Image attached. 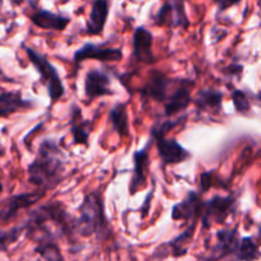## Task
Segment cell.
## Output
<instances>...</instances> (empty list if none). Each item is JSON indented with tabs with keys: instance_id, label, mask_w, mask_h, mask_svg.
<instances>
[{
	"instance_id": "1",
	"label": "cell",
	"mask_w": 261,
	"mask_h": 261,
	"mask_svg": "<svg viewBox=\"0 0 261 261\" xmlns=\"http://www.w3.org/2000/svg\"><path fill=\"white\" fill-rule=\"evenodd\" d=\"M65 173V157L58 143L45 139L38 147L37 154L27 167L28 182L47 193L63 180Z\"/></svg>"
},
{
	"instance_id": "2",
	"label": "cell",
	"mask_w": 261,
	"mask_h": 261,
	"mask_svg": "<svg viewBox=\"0 0 261 261\" xmlns=\"http://www.w3.org/2000/svg\"><path fill=\"white\" fill-rule=\"evenodd\" d=\"M76 232L82 237L96 236L98 240H107L111 234V226L106 216L105 201L101 191H91L84 195L78 208Z\"/></svg>"
},
{
	"instance_id": "3",
	"label": "cell",
	"mask_w": 261,
	"mask_h": 261,
	"mask_svg": "<svg viewBox=\"0 0 261 261\" xmlns=\"http://www.w3.org/2000/svg\"><path fill=\"white\" fill-rule=\"evenodd\" d=\"M47 223H53L58 227L59 234L66 237L70 241H73L74 234H78L76 218L66 211L65 205L61 201H50L31 211L30 217L23 227L27 229V232H30Z\"/></svg>"
},
{
	"instance_id": "4",
	"label": "cell",
	"mask_w": 261,
	"mask_h": 261,
	"mask_svg": "<svg viewBox=\"0 0 261 261\" xmlns=\"http://www.w3.org/2000/svg\"><path fill=\"white\" fill-rule=\"evenodd\" d=\"M180 122L181 119L176 120V121L167 120V121L158 122L150 129V140L154 142L163 166L181 165L193 157V154L185 147H182L177 140L166 137L167 133L177 126Z\"/></svg>"
},
{
	"instance_id": "5",
	"label": "cell",
	"mask_w": 261,
	"mask_h": 261,
	"mask_svg": "<svg viewBox=\"0 0 261 261\" xmlns=\"http://www.w3.org/2000/svg\"><path fill=\"white\" fill-rule=\"evenodd\" d=\"M23 48H24V53L30 63L32 64L36 71L40 74V81L46 86L47 96L51 103H55L59 99L63 98L64 94H65V87H64L58 69L48 61V59L45 55L36 51L35 48L28 47V46H23Z\"/></svg>"
},
{
	"instance_id": "6",
	"label": "cell",
	"mask_w": 261,
	"mask_h": 261,
	"mask_svg": "<svg viewBox=\"0 0 261 261\" xmlns=\"http://www.w3.org/2000/svg\"><path fill=\"white\" fill-rule=\"evenodd\" d=\"M237 200L234 196L214 195L208 200H204L203 214H201V228L209 229L212 224H223L236 211Z\"/></svg>"
},
{
	"instance_id": "7",
	"label": "cell",
	"mask_w": 261,
	"mask_h": 261,
	"mask_svg": "<svg viewBox=\"0 0 261 261\" xmlns=\"http://www.w3.org/2000/svg\"><path fill=\"white\" fill-rule=\"evenodd\" d=\"M195 82L193 79H175L172 91L168 94L165 102V116L172 117L180 112L185 111L193 102L191 91H193Z\"/></svg>"
},
{
	"instance_id": "8",
	"label": "cell",
	"mask_w": 261,
	"mask_h": 261,
	"mask_svg": "<svg viewBox=\"0 0 261 261\" xmlns=\"http://www.w3.org/2000/svg\"><path fill=\"white\" fill-rule=\"evenodd\" d=\"M173 83H175V79L166 75L163 71L153 69L144 86L139 89L140 97L143 101L150 99L158 103H165Z\"/></svg>"
},
{
	"instance_id": "9",
	"label": "cell",
	"mask_w": 261,
	"mask_h": 261,
	"mask_svg": "<svg viewBox=\"0 0 261 261\" xmlns=\"http://www.w3.org/2000/svg\"><path fill=\"white\" fill-rule=\"evenodd\" d=\"M89 59H94L102 63H117L124 59V51L120 47H109V46L98 45V43L87 42L82 47H79L73 55V61L76 66Z\"/></svg>"
},
{
	"instance_id": "10",
	"label": "cell",
	"mask_w": 261,
	"mask_h": 261,
	"mask_svg": "<svg viewBox=\"0 0 261 261\" xmlns=\"http://www.w3.org/2000/svg\"><path fill=\"white\" fill-rule=\"evenodd\" d=\"M204 199L198 191H189L188 195L178 203L173 204L171 209L172 221L178 222H199L203 214Z\"/></svg>"
},
{
	"instance_id": "11",
	"label": "cell",
	"mask_w": 261,
	"mask_h": 261,
	"mask_svg": "<svg viewBox=\"0 0 261 261\" xmlns=\"http://www.w3.org/2000/svg\"><path fill=\"white\" fill-rule=\"evenodd\" d=\"M45 195V191L37 189L32 193H23L10 196L0 206V222H3V223L10 222L13 218L17 217V214L20 211L36 205Z\"/></svg>"
},
{
	"instance_id": "12",
	"label": "cell",
	"mask_w": 261,
	"mask_h": 261,
	"mask_svg": "<svg viewBox=\"0 0 261 261\" xmlns=\"http://www.w3.org/2000/svg\"><path fill=\"white\" fill-rule=\"evenodd\" d=\"M155 23L163 27H182L190 25L185 10V0H167L155 15Z\"/></svg>"
},
{
	"instance_id": "13",
	"label": "cell",
	"mask_w": 261,
	"mask_h": 261,
	"mask_svg": "<svg viewBox=\"0 0 261 261\" xmlns=\"http://www.w3.org/2000/svg\"><path fill=\"white\" fill-rule=\"evenodd\" d=\"M84 94L89 102L101 97L114 96L115 91L111 88V78L109 74L99 69L87 71L84 78Z\"/></svg>"
},
{
	"instance_id": "14",
	"label": "cell",
	"mask_w": 261,
	"mask_h": 261,
	"mask_svg": "<svg viewBox=\"0 0 261 261\" xmlns=\"http://www.w3.org/2000/svg\"><path fill=\"white\" fill-rule=\"evenodd\" d=\"M28 236L36 241L35 252L45 261H65L56 242V236L48 229H38Z\"/></svg>"
},
{
	"instance_id": "15",
	"label": "cell",
	"mask_w": 261,
	"mask_h": 261,
	"mask_svg": "<svg viewBox=\"0 0 261 261\" xmlns=\"http://www.w3.org/2000/svg\"><path fill=\"white\" fill-rule=\"evenodd\" d=\"M149 145L150 143H148L143 149L135 150L133 154L134 167H133L132 178H130L129 184L130 195H135L147 184V172L149 168Z\"/></svg>"
},
{
	"instance_id": "16",
	"label": "cell",
	"mask_w": 261,
	"mask_h": 261,
	"mask_svg": "<svg viewBox=\"0 0 261 261\" xmlns=\"http://www.w3.org/2000/svg\"><path fill=\"white\" fill-rule=\"evenodd\" d=\"M133 58L142 64L154 63L153 54V35L143 25L135 28L133 33Z\"/></svg>"
},
{
	"instance_id": "17",
	"label": "cell",
	"mask_w": 261,
	"mask_h": 261,
	"mask_svg": "<svg viewBox=\"0 0 261 261\" xmlns=\"http://www.w3.org/2000/svg\"><path fill=\"white\" fill-rule=\"evenodd\" d=\"M216 245L212 249L211 259L219 260L227 256H233L241 236L237 227L219 229L216 234Z\"/></svg>"
},
{
	"instance_id": "18",
	"label": "cell",
	"mask_w": 261,
	"mask_h": 261,
	"mask_svg": "<svg viewBox=\"0 0 261 261\" xmlns=\"http://www.w3.org/2000/svg\"><path fill=\"white\" fill-rule=\"evenodd\" d=\"M36 107L35 101L23 98L20 91H7L0 93V119L19 111H27Z\"/></svg>"
},
{
	"instance_id": "19",
	"label": "cell",
	"mask_w": 261,
	"mask_h": 261,
	"mask_svg": "<svg viewBox=\"0 0 261 261\" xmlns=\"http://www.w3.org/2000/svg\"><path fill=\"white\" fill-rule=\"evenodd\" d=\"M110 13L109 0H94L87 19L86 32L89 36H99L103 33Z\"/></svg>"
},
{
	"instance_id": "20",
	"label": "cell",
	"mask_w": 261,
	"mask_h": 261,
	"mask_svg": "<svg viewBox=\"0 0 261 261\" xmlns=\"http://www.w3.org/2000/svg\"><path fill=\"white\" fill-rule=\"evenodd\" d=\"M31 22L38 28L42 30H51V31H61L66 30V27L70 23V17L66 15L58 14V13L50 12L46 9H37L30 14Z\"/></svg>"
},
{
	"instance_id": "21",
	"label": "cell",
	"mask_w": 261,
	"mask_h": 261,
	"mask_svg": "<svg viewBox=\"0 0 261 261\" xmlns=\"http://www.w3.org/2000/svg\"><path fill=\"white\" fill-rule=\"evenodd\" d=\"M69 124H70V134L73 137L74 144L88 147L89 137H91V122L83 119L82 110L76 105L71 106Z\"/></svg>"
},
{
	"instance_id": "22",
	"label": "cell",
	"mask_w": 261,
	"mask_h": 261,
	"mask_svg": "<svg viewBox=\"0 0 261 261\" xmlns=\"http://www.w3.org/2000/svg\"><path fill=\"white\" fill-rule=\"evenodd\" d=\"M193 102L199 111L218 114L222 110L223 93L219 91H216V89L213 88L200 89V91L196 93L195 98H193Z\"/></svg>"
},
{
	"instance_id": "23",
	"label": "cell",
	"mask_w": 261,
	"mask_h": 261,
	"mask_svg": "<svg viewBox=\"0 0 261 261\" xmlns=\"http://www.w3.org/2000/svg\"><path fill=\"white\" fill-rule=\"evenodd\" d=\"M109 121L111 124L112 130L117 133L120 138H125L129 135V114H127L126 103H117L110 110Z\"/></svg>"
},
{
	"instance_id": "24",
	"label": "cell",
	"mask_w": 261,
	"mask_h": 261,
	"mask_svg": "<svg viewBox=\"0 0 261 261\" xmlns=\"http://www.w3.org/2000/svg\"><path fill=\"white\" fill-rule=\"evenodd\" d=\"M236 261H257L261 259V251L259 245L250 236H244L240 239L239 246L234 252Z\"/></svg>"
},
{
	"instance_id": "25",
	"label": "cell",
	"mask_w": 261,
	"mask_h": 261,
	"mask_svg": "<svg viewBox=\"0 0 261 261\" xmlns=\"http://www.w3.org/2000/svg\"><path fill=\"white\" fill-rule=\"evenodd\" d=\"M198 222H191L188 226V228L185 231L181 232L177 237L172 240V241L167 242L168 246L171 247V254L175 257L185 256L188 254L189 250V244L191 242L194 236V231H195V227Z\"/></svg>"
},
{
	"instance_id": "26",
	"label": "cell",
	"mask_w": 261,
	"mask_h": 261,
	"mask_svg": "<svg viewBox=\"0 0 261 261\" xmlns=\"http://www.w3.org/2000/svg\"><path fill=\"white\" fill-rule=\"evenodd\" d=\"M231 97L236 112L242 115L249 114L250 110H251V101H250L247 92L242 91V89H233Z\"/></svg>"
},
{
	"instance_id": "27",
	"label": "cell",
	"mask_w": 261,
	"mask_h": 261,
	"mask_svg": "<svg viewBox=\"0 0 261 261\" xmlns=\"http://www.w3.org/2000/svg\"><path fill=\"white\" fill-rule=\"evenodd\" d=\"M200 193L204 194L206 191L211 190L214 186V181H216V175L212 171H205V172L200 173Z\"/></svg>"
},
{
	"instance_id": "28",
	"label": "cell",
	"mask_w": 261,
	"mask_h": 261,
	"mask_svg": "<svg viewBox=\"0 0 261 261\" xmlns=\"http://www.w3.org/2000/svg\"><path fill=\"white\" fill-rule=\"evenodd\" d=\"M212 2L218 7L219 12H224V10L229 9V8L239 5L242 0H212Z\"/></svg>"
},
{
	"instance_id": "29",
	"label": "cell",
	"mask_w": 261,
	"mask_h": 261,
	"mask_svg": "<svg viewBox=\"0 0 261 261\" xmlns=\"http://www.w3.org/2000/svg\"><path fill=\"white\" fill-rule=\"evenodd\" d=\"M152 196H153V191L152 193L148 194L147 199H145V201H144V205H143L142 208H139V212H142L143 218H144V217L148 214V212H149V199H152Z\"/></svg>"
},
{
	"instance_id": "30",
	"label": "cell",
	"mask_w": 261,
	"mask_h": 261,
	"mask_svg": "<svg viewBox=\"0 0 261 261\" xmlns=\"http://www.w3.org/2000/svg\"><path fill=\"white\" fill-rule=\"evenodd\" d=\"M256 98H257V101H259L260 103H261V91H260V92H257V94H256Z\"/></svg>"
},
{
	"instance_id": "31",
	"label": "cell",
	"mask_w": 261,
	"mask_h": 261,
	"mask_svg": "<svg viewBox=\"0 0 261 261\" xmlns=\"http://www.w3.org/2000/svg\"><path fill=\"white\" fill-rule=\"evenodd\" d=\"M3 191V184H2V181H0V193H2Z\"/></svg>"
}]
</instances>
